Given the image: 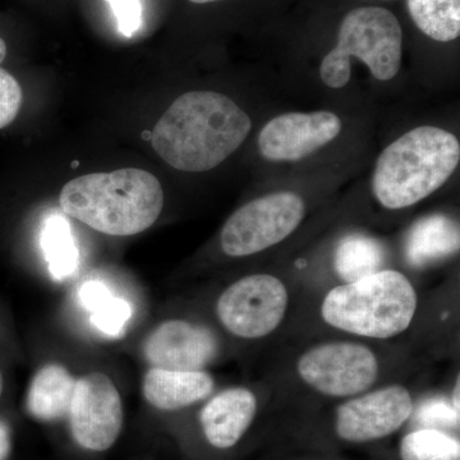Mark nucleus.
<instances>
[{"label": "nucleus", "instance_id": "1", "mask_svg": "<svg viewBox=\"0 0 460 460\" xmlns=\"http://www.w3.org/2000/svg\"><path fill=\"white\" fill-rule=\"evenodd\" d=\"M251 128L250 117L232 99L214 91H190L160 118L151 144L178 171L208 172L228 159Z\"/></svg>", "mask_w": 460, "mask_h": 460}, {"label": "nucleus", "instance_id": "2", "mask_svg": "<svg viewBox=\"0 0 460 460\" xmlns=\"http://www.w3.org/2000/svg\"><path fill=\"white\" fill-rule=\"evenodd\" d=\"M65 214L108 235L145 232L164 206L162 184L151 172L120 169L93 172L68 181L60 192Z\"/></svg>", "mask_w": 460, "mask_h": 460}, {"label": "nucleus", "instance_id": "3", "mask_svg": "<svg viewBox=\"0 0 460 460\" xmlns=\"http://www.w3.org/2000/svg\"><path fill=\"white\" fill-rule=\"evenodd\" d=\"M460 160L453 133L419 127L381 153L372 178L375 198L390 210L410 208L443 187Z\"/></svg>", "mask_w": 460, "mask_h": 460}, {"label": "nucleus", "instance_id": "4", "mask_svg": "<svg viewBox=\"0 0 460 460\" xmlns=\"http://www.w3.org/2000/svg\"><path fill=\"white\" fill-rule=\"evenodd\" d=\"M416 310V290L395 270L334 288L321 305L323 319L332 328L374 339L401 334L410 328Z\"/></svg>", "mask_w": 460, "mask_h": 460}, {"label": "nucleus", "instance_id": "5", "mask_svg": "<svg viewBox=\"0 0 460 460\" xmlns=\"http://www.w3.org/2000/svg\"><path fill=\"white\" fill-rule=\"evenodd\" d=\"M402 53V27L392 12L353 9L341 22L337 47L321 63V80L332 89H341L350 80V59L357 58L378 81H389L401 69Z\"/></svg>", "mask_w": 460, "mask_h": 460}, {"label": "nucleus", "instance_id": "6", "mask_svg": "<svg viewBox=\"0 0 460 460\" xmlns=\"http://www.w3.org/2000/svg\"><path fill=\"white\" fill-rule=\"evenodd\" d=\"M305 217V202L293 192H277L242 206L220 235L224 253L246 257L268 250L289 237Z\"/></svg>", "mask_w": 460, "mask_h": 460}, {"label": "nucleus", "instance_id": "7", "mask_svg": "<svg viewBox=\"0 0 460 460\" xmlns=\"http://www.w3.org/2000/svg\"><path fill=\"white\" fill-rule=\"evenodd\" d=\"M288 290L278 278L250 275L224 290L217 313L235 337L259 339L279 326L288 307Z\"/></svg>", "mask_w": 460, "mask_h": 460}, {"label": "nucleus", "instance_id": "8", "mask_svg": "<svg viewBox=\"0 0 460 460\" xmlns=\"http://www.w3.org/2000/svg\"><path fill=\"white\" fill-rule=\"evenodd\" d=\"M376 356L366 345L338 341L319 345L298 361V374L308 385L330 396H352L376 380Z\"/></svg>", "mask_w": 460, "mask_h": 460}, {"label": "nucleus", "instance_id": "9", "mask_svg": "<svg viewBox=\"0 0 460 460\" xmlns=\"http://www.w3.org/2000/svg\"><path fill=\"white\" fill-rule=\"evenodd\" d=\"M75 443L91 452L113 447L123 428V402L111 378L93 372L75 381L69 410Z\"/></svg>", "mask_w": 460, "mask_h": 460}, {"label": "nucleus", "instance_id": "10", "mask_svg": "<svg viewBox=\"0 0 460 460\" xmlns=\"http://www.w3.org/2000/svg\"><path fill=\"white\" fill-rule=\"evenodd\" d=\"M413 411L410 392L393 385L378 389L341 405L337 432L350 443H367L394 434Z\"/></svg>", "mask_w": 460, "mask_h": 460}, {"label": "nucleus", "instance_id": "11", "mask_svg": "<svg viewBox=\"0 0 460 460\" xmlns=\"http://www.w3.org/2000/svg\"><path fill=\"white\" fill-rule=\"evenodd\" d=\"M341 132V120L332 111L281 114L260 132L259 150L271 162H296L335 140Z\"/></svg>", "mask_w": 460, "mask_h": 460}, {"label": "nucleus", "instance_id": "12", "mask_svg": "<svg viewBox=\"0 0 460 460\" xmlns=\"http://www.w3.org/2000/svg\"><path fill=\"white\" fill-rule=\"evenodd\" d=\"M219 350L217 337L205 326L184 320H168L146 339L144 352L153 367L174 371H201Z\"/></svg>", "mask_w": 460, "mask_h": 460}, {"label": "nucleus", "instance_id": "13", "mask_svg": "<svg viewBox=\"0 0 460 460\" xmlns=\"http://www.w3.org/2000/svg\"><path fill=\"white\" fill-rule=\"evenodd\" d=\"M257 411L255 394L244 387L224 390L205 405L199 420L208 443L229 449L252 425Z\"/></svg>", "mask_w": 460, "mask_h": 460}, {"label": "nucleus", "instance_id": "14", "mask_svg": "<svg viewBox=\"0 0 460 460\" xmlns=\"http://www.w3.org/2000/svg\"><path fill=\"white\" fill-rule=\"evenodd\" d=\"M214 378L205 371H174L153 367L142 383L148 404L160 411H178L213 394Z\"/></svg>", "mask_w": 460, "mask_h": 460}, {"label": "nucleus", "instance_id": "15", "mask_svg": "<svg viewBox=\"0 0 460 460\" xmlns=\"http://www.w3.org/2000/svg\"><path fill=\"white\" fill-rule=\"evenodd\" d=\"M458 224L436 214L422 217L411 226L405 239V259L413 268H425L458 252Z\"/></svg>", "mask_w": 460, "mask_h": 460}, {"label": "nucleus", "instance_id": "16", "mask_svg": "<svg viewBox=\"0 0 460 460\" xmlns=\"http://www.w3.org/2000/svg\"><path fill=\"white\" fill-rule=\"evenodd\" d=\"M75 380L66 367L47 365L32 378L26 407L33 419L54 422L68 416L74 398Z\"/></svg>", "mask_w": 460, "mask_h": 460}, {"label": "nucleus", "instance_id": "17", "mask_svg": "<svg viewBox=\"0 0 460 460\" xmlns=\"http://www.w3.org/2000/svg\"><path fill=\"white\" fill-rule=\"evenodd\" d=\"M384 260L385 251L377 239L352 234L339 244L334 266L339 277L348 284L381 271Z\"/></svg>", "mask_w": 460, "mask_h": 460}, {"label": "nucleus", "instance_id": "18", "mask_svg": "<svg viewBox=\"0 0 460 460\" xmlns=\"http://www.w3.org/2000/svg\"><path fill=\"white\" fill-rule=\"evenodd\" d=\"M80 299L93 314L95 328L109 337H119L131 319L132 308L124 299L114 298L107 286L98 280L87 281L81 288Z\"/></svg>", "mask_w": 460, "mask_h": 460}, {"label": "nucleus", "instance_id": "19", "mask_svg": "<svg viewBox=\"0 0 460 460\" xmlns=\"http://www.w3.org/2000/svg\"><path fill=\"white\" fill-rule=\"evenodd\" d=\"M417 27L436 41L456 40L460 35V0H407Z\"/></svg>", "mask_w": 460, "mask_h": 460}, {"label": "nucleus", "instance_id": "20", "mask_svg": "<svg viewBox=\"0 0 460 460\" xmlns=\"http://www.w3.org/2000/svg\"><path fill=\"white\" fill-rule=\"evenodd\" d=\"M41 242L53 277L65 279L77 270L78 250L66 217L58 214L48 217Z\"/></svg>", "mask_w": 460, "mask_h": 460}, {"label": "nucleus", "instance_id": "21", "mask_svg": "<svg viewBox=\"0 0 460 460\" xmlns=\"http://www.w3.org/2000/svg\"><path fill=\"white\" fill-rule=\"evenodd\" d=\"M401 456L402 460H460V444L438 429H420L402 438Z\"/></svg>", "mask_w": 460, "mask_h": 460}, {"label": "nucleus", "instance_id": "22", "mask_svg": "<svg viewBox=\"0 0 460 460\" xmlns=\"http://www.w3.org/2000/svg\"><path fill=\"white\" fill-rule=\"evenodd\" d=\"M23 93L20 84L5 69L0 68V129L14 119L22 107Z\"/></svg>", "mask_w": 460, "mask_h": 460}, {"label": "nucleus", "instance_id": "23", "mask_svg": "<svg viewBox=\"0 0 460 460\" xmlns=\"http://www.w3.org/2000/svg\"><path fill=\"white\" fill-rule=\"evenodd\" d=\"M117 20L118 31L132 38L142 26L141 0H107Z\"/></svg>", "mask_w": 460, "mask_h": 460}, {"label": "nucleus", "instance_id": "24", "mask_svg": "<svg viewBox=\"0 0 460 460\" xmlns=\"http://www.w3.org/2000/svg\"><path fill=\"white\" fill-rule=\"evenodd\" d=\"M419 420L428 425L458 426L459 411L443 401H432L420 408Z\"/></svg>", "mask_w": 460, "mask_h": 460}, {"label": "nucleus", "instance_id": "25", "mask_svg": "<svg viewBox=\"0 0 460 460\" xmlns=\"http://www.w3.org/2000/svg\"><path fill=\"white\" fill-rule=\"evenodd\" d=\"M12 453V432L8 423L0 420V460H8Z\"/></svg>", "mask_w": 460, "mask_h": 460}, {"label": "nucleus", "instance_id": "26", "mask_svg": "<svg viewBox=\"0 0 460 460\" xmlns=\"http://www.w3.org/2000/svg\"><path fill=\"white\" fill-rule=\"evenodd\" d=\"M459 393H460V380H456V387L453 393V407L454 410L459 411Z\"/></svg>", "mask_w": 460, "mask_h": 460}, {"label": "nucleus", "instance_id": "27", "mask_svg": "<svg viewBox=\"0 0 460 460\" xmlns=\"http://www.w3.org/2000/svg\"><path fill=\"white\" fill-rule=\"evenodd\" d=\"M5 56H7V45H5L4 40L0 38V63L5 59Z\"/></svg>", "mask_w": 460, "mask_h": 460}, {"label": "nucleus", "instance_id": "28", "mask_svg": "<svg viewBox=\"0 0 460 460\" xmlns=\"http://www.w3.org/2000/svg\"><path fill=\"white\" fill-rule=\"evenodd\" d=\"M3 392H4V376H3V372L0 370V398H2Z\"/></svg>", "mask_w": 460, "mask_h": 460}, {"label": "nucleus", "instance_id": "29", "mask_svg": "<svg viewBox=\"0 0 460 460\" xmlns=\"http://www.w3.org/2000/svg\"><path fill=\"white\" fill-rule=\"evenodd\" d=\"M190 2L196 3V4H205V3L217 2V0H190Z\"/></svg>", "mask_w": 460, "mask_h": 460}]
</instances>
